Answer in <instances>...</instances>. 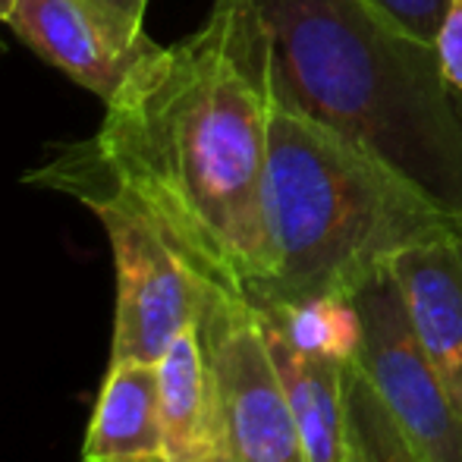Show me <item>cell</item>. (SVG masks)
Instances as JSON below:
<instances>
[{
    "instance_id": "1",
    "label": "cell",
    "mask_w": 462,
    "mask_h": 462,
    "mask_svg": "<svg viewBox=\"0 0 462 462\" xmlns=\"http://www.w3.org/2000/svg\"><path fill=\"white\" fill-rule=\"evenodd\" d=\"M274 54L245 0H214L199 32L158 44L107 104L97 135L51 167L97 180L211 283L258 296L271 280L264 230Z\"/></svg>"
},
{
    "instance_id": "2",
    "label": "cell",
    "mask_w": 462,
    "mask_h": 462,
    "mask_svg": "<svg viewBox=\"0 0 462 462\" xmlns=\"http://www.w3.org/2000/svg\"><path fill=\"white\" fill-rule=\"evenodd\" d=\"M264 230L271 280L252 302L356 299L406 252L462 239V208L374 145L277 97Z\"/></svg>"
},
{
    "instance_id": "3",
    "label": "cell",
    "mask_w": 462,
    "mask_h": 462,
    "mask_svg": "<svg viewBox=\"0 0 462 462\" xmlns=\"http://www.w3.org/2000/svg\"><path fill=\"white\" fill-rule=\"evenodd\" d=\"M268 25L280 101L374 145L462 208V97L438 51L371 0H245Z\"/></svg>"
},
{
    "instance_id": "4",
    "label": "cell",
    "mask_w": 462,
    "mask_h": 462,
    "mask_svg": "<svg viewBox=\"0 0 462 462\" xmlns=\"http://www.w3.org/2000/svg\"><path fill=\"white\" fill-rule=\"evenodd\" d=\"M35 183L76 195L107 233L116 277L110 362L158 365L167 346L189 324L201 321L211 296L224 286L211 283L148 214L110 186L51 164Z\"/></svg>"
},
{
    "instance_id": "5",
    "label": "cell",
    "mask_w": 462,
    "mask_h": 462,
    "mask_svg": "<svg viewBox=\"0 0 462 462\" xmlns=\"http://www.w3.org/2000/svg\"><path fill=\"white\" fill-rule=\"evenodd\" d=\"M201 337L217 381L226 462H302L258 305L245 292L217 290L201 315Z\"/></svg>"
},
{
    "instance_id": "6",
    "label": "cell",
    "mask_w": 462,
    "mask_h": 462,
    "mask_svg": "<svg viewBox=\"0 0 462 462\" xmlns=\"http://www.w3.org/2000/svg\"><path fill=\"white\" fill-rule=\"evenodd\" d=\"M356 305L365 328L356 362L387 412L428 462H462V412L421 349L390 271L365 286Z\"/></svg>"
},
{
    "instance_id": "7",
    "label": "cell",
    "mask_w": 462,
    "mask_h": 462,
    "mask_svg": "<svg viewBox=\"0 0 462 462\" xmlns=\"http://www.w3.org/2000/svg\"><path fill=\"white\" fill-rule=\"evenodd\" d=\"M6 25L32 54L104 104L158 48L148 35L120 29L92 0H16Z\"/></svg>"
},
{
    "instance_id": "8",
    "label": "cell",
    "mask_w": 462,
    "mask_h": 462,
    "mask_svg": "<svg viewBox=\"0 0 462 462\" xmlns=\"http://www.w3.org/2000/svg\"><path fill=\"white\" fill-rule=\"evenodd\" d=\"M421 349L462 412V239L412 249L390 264Z\"/></svg>"
},
{
    "instance_id": "9",
    "label": "cell",
    "mask_w": 462,
    "mask_h": 462,
    "mask_svg": "<svg viewBox=\"0 0 462 462\" xmlns=\"http://www.w3.org/2000/svg\"><path fill=\"white\" fill-rule=\"evenodd\" d=\"M164 462H205L224 453L217 381L201 321L189 324L158 362Z\"/></svg>"
},
{
    "instance_id": "10",
    "label": "cell",
    "mask_w": 462,
    "mask_h": 462,
    "mask_svg": "<svg viewBox=\"0 0 462 462\" xmlns=\"http://www.w3.org/2000/svg\"><path fill=\"white\" fill-rule=\"evenodd\" d=\"M86 462H164L158 365L110 362L88 421Z\"/></svg>"
},
{
    "instance_id": "11",
    "label": "cell",
    "mask_w": 462,
    "mask_h": 462,
    "mask_svg": "<svg viewBox=\"0 0 462 462\" xmlns=\"http://www.w3.org/2000/svg\"><path fill=\"white\" fill-rule=\"evenodd\" d=\"M262 311V309H258ZM271 353H274L280 381L296 421L302 462H346V409H343V365L302 356L271 328Z\"/></svg>"
},
{
    "instance_id": "12",
    "label": "cell",
    "mask_w": 462,
    "mask_h": 462,
    "mask_svg": "<svg viewBox=\"0 0 462 462\" xmlns=\"http://www.w3.org/2000/svg\"><path fill=\"white\" fill-rule=\"evenodd\" d=\"M271 328L290 343L296 353L311 359L349 365L362 349V315L356 299L311 296L296 302H255Z\"/></svg>"
},
{
    "instance_id": "13",
    "label": "cell",
    "mask_w": 462,
    "mask_h": 462,
    "mask_svg": "<svg viewBox=\"0 0 462 462\" xmlns=\"http://www.w3.org/2000/svg\"><path fill=\"white\" fill-rule=\"evenodd\" d=\"M346 462H428L387 412L359 362L343 365Z\"/></svg>"
},
{
    "instance_id": "14",
    "label": "cell",
    "mask_w": 462,
    "mask_h": 462,
    "mask_svg": "<svg viewBox=\"0 0 462 462\" xmlns=\"http://www.w3.org/2000/svg\"><path fill=\"white\" fill-rule=\"evenodd\" d=\"M381 13H387L402 32H409L419 42H438V32L450 10V0H371Z\"/></svg>"
},
{
    "instance_id": "15",
    "label": "cell",
    "mask_w": 462,
    "mask_h": 462,
    "mask_svg": "<svg viewBox=\"0 0 462 462\" xmlns=\"http://www.w3.org/2000/svg\"><path fill=\"white\" fill-rule=\"evenodd\" d=\"M447 86L462 97V0H450V10L444 16V25L434 42Z\"/></svg>"
},
{
    "instance_id": "16",
    "label": "cell",
    "mask_w": 462,
    "mask_h": 462,
    "mask_svg": "<svg viewBox=\"0 0 462 462\" xmlns=\"http://www.w3.org/2000/svg\"><path fill=\"white\" fill-rule=\"evenodd\" d=\"M104 16L114 19L120 29H126L129 35H148L145 32V10L148 0H92Z\"/></svg>"
},
{
    "instance_id": "17",
    "label": "cell",
    "mask_w": 462,
    "mask_h": 462,
    "mask_svg": "<svg viewBox=\"0 0 462 462\" xmlns=\"http://www.w3.org/2000/svg\"><path fill=\"white\" fill-rule=\"evenodd\" d=\"M16 0H0V25H6V19H10V10Z\"/></svg>"
},
{
    "instance_id": "18",
    "label": "cell",
    "mask_w": 462,
    "mask_h": 462,
    "mask_svg": "<svg viewBox=\"0 0 462 462\" xmlns=\"http://www.w3.org/2000/svg\"><path fill=\"white\" fill-rule=\"evenodd\" d=\"M205 462H226V457L220 453V457H211V459H205Z\"/></svg>"
},
{
    "instance_id": "19",
    "label": "cell",
    "mask_w": 462,
    "mask_h": 462,
    "mask_svg": "<svg viewBox=\"0 0 462 462\" xmlns=\"http://www.w3.org/2000/svg\"><path fill=\"white\" fill-rule=\"evenodd\" d=\"M0 51H4V44H0Z\"/></svg>"
}]
</instances>
